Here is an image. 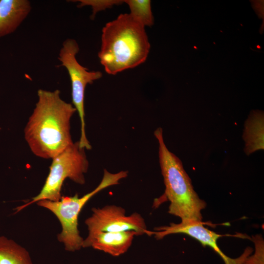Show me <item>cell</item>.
<instances>
[{
	"label": "cell",
	"mask_w": 264,
	"mask_h": 264,
	"mask_svg": "<svg viewBox=\"0 0 264 264\" xmlns=\"http://www.w3.org/2000/svg\"><path fill=\"white\" fill-rule=\"evenodd\" d=\"M38 100L24 129V137L32 152L52 159L73 143L70 119L77 111L63 100L58 89L38 90Z\"/></svg>",
	"instance_id": "cell-1"
},
{
	"label": "cell",
	"mask_w": 264,
	"mask_h": 264,
	"mask_svg": "<svg viewBox=\"0 0 264 264\" xmlns=\"http://www.w3.org/2000/svg\"><path fill=\"white\" fill-rule=\"evenodd\" d=\"M150 49L145 26L130 14H120L102 28L98 58L106 72L115 75L144 63Z\"/></svg>",
	"instance_id": "cell-2"
},
{
	"label": "cell",
	"mask_w": 264,
	"mask_h": 264,
	"mask_svg": "<svg viewBox=\"0 0 264 264\" xmlns=\"http://www.w3.org/2000/svg\"><path fill=\"white\" fill-rule=\"evenodd\" d=\"M154 135L158 142L159 161L165 186L164 196L170 201L168 212L181 221H201V211L206 206L194 191L181 160L166 147L161 128Z\"/></svg>",
	"instance_id": "cell-3"
},
{
	"label": "cell",
	"mask_w": 264,
	"mask_h": 264,
	"mask_svg": "<svg viewBox=\"0 0 264 264\" xmlns=\"http://www.w3.org/2000/svg\"><path fill=\"white\" fill-rule=\"evenodd\" d=\"M128 175L127 171L111 173L105 169L99 184L93 190L81 198L75 194L74 196L62 197L57 201L43 199L37 202L38 205L52 212L60 221L62 230L58 235L57 239L64 244L66 250L74 252L83 248L84 239L80 235L78 220L79 214L86 203L102 190L119 184V181Z\"/></svg>",
	"instance_id": "cell-4"
},
{
	"label": "cell",
	"mask_w": 264,
	"mask_h": 264,
	"mask_svg": "<svg viewBox=\"0 0 264 264\" xmlns=\"http://www.w3.org/2000/svg\"><path fill=\"white\" fill-rule=\"evenodd\" d=\"M85 150L80 148L78 141L53 157L49 174L39 194L29 202L17 207L16 212L41 200L59 201L62 198V187L66 178L84 184L85 174L88 168Z\"/></svg>",
	"instance_id": "cell-5"
},
{
	"label": "cell",
	"mask_w": 264,
	"mask_h": 264,
	"mask_svg": "<svg viewBox=\"0 0 264 264\" xmlns=\"http://www.w3.org/2000/svg\"><path fill=\"white\" fill-rule=\"evenodd\" d=\"M79 49L76 40L67 39L63 43L58 59L61 63V66L66 68L71 81L72 105L78 113L81 122L79 146L81 148L90 150L91 146L86 134L84 109L85 90L88 84H92L94 81L101 78L102 73L99 71H88V68L79 63L76 56Z\"/></svg>",
	"instance_id": "cell-6"
},
{
	"label": "cell",
	"mask_w": 264,
	"mask_h": 264,
	"mask_svg": "<svg viewBox=\"0 0 264 264\" xmlns=\"http://www.w3.org/2000/svg\"><path fill=\"white\" fill-rule=\"evenodd\" d=\"M92 215L85 221L88 234L103 232L134 231L139 236H151L143 217L138 213L127 216L121 206L109 205L102 208H93Z\"/></svg>",
	"instance_id": "cell-7"
},
{
	"label": "cell",
	"mask_w": 264,
	"mask_h": 264,
	"mask_svg": "<svg viewBox=\"0 0 264 264\" xmlns=\"http://www.w3.org/2000/svg\"><path fill=\"white\" fill-rule=\"evenodd\" d=\"M183 233L198 241L203 245L212 248L223 260L225 264H243L250 252L245 249L239 258L232 259L225 255L217 244V240L222 235L218 234L205 227L201 221L187 220L180 223H171L169 226L154 228L151 235L157 240L173 234Z\"/></svg>",
	"instance_id": "cell-8"
},
{
	"label": "cell",
	"mask_w": 264,
	"mask_h": 264,
	"mask_svg": "<svg viewBox=\"0 0 264 264\" xmlns=\"http://www.w3.org/2000/svg\"><path fill=\"white\" fill-rule=\"evenodd\" d=\"M134 231L100 232L88 234L84 240L83 248L91 247L114 257L125 253L131 247L135 236Z\"/></svg>",
	"instance_id": "cell-9"
},
{
	"label": "cell",
	"mask_w": 264,
	"mask_h": 264,
	"mask_svg": "<svg viewBox=\"0 0 264 264\" xmlns=\"http://www.w3.org/2000/svg\"><path fill=\"white\" fill-rule=\"evenodd\" d=\"M31 8L28 0H0V39L14 32Z\"/></svg>",
	"instance_id": "cell-10"
},
{
	"label": "cell",
	"mask_w": 264,
	"mask_h": 264,
	"mask_svg": "<svg viewBox=\"0 0 264 264\" xmlns=\"http://www.w3.org/2000/svg\"><path fill=\"white\" fill-rule=\"evenodd\" d=\"M264 118L263 111L253 110L245 121L243 138L245 143L244 151L248 155L264 148Z\"/></svg>",
	"instance_id": "cell-11"
},
{
	"label": "cell",
	"mask_w": 264,
	"mask_h": 264,
	"mask_svg": "<svg viewBox=\"0 0 264 264\" xmlns=\"http://www.w3.org/2000/svg\"><path fill=\"white\" fill-rule=\"evenodd\" d=\"M0 264H33L28 252L14 241L0 236Z\"/></svg>",
	"instance_id": "cell-12"
},
{
	"label": "cell",
	"mask_w": 264,
	"mask_h": 264,
	"mask_svg": "<svg viewBox=\"0 0 264 264\" xmlns=\"http://www.w3.org/2000/svg\"><path fill=\"white\" fill-rule=\"evenodd\" d=\"M130 9V14L144 26L154 24L151 1L149 0H125Z\"/></svg>",
	"instance_id": "cell-13"
},
{
	"label": "cell",
	"mask_w": 264,
	"mask_h": 264,
	"mask_svg": "<svg viewBox=\"0 0 264 264\" xmlns=\"http://www.w3.org/2000/svg\"><path fill=\"white\" fill-rule=\"evenodd\" d=\"M78 5L79 7L84 6H90L92 8V13L91 16L93 19L96 14L101 10L112 7L113 5L120 4L124 2V0H79Z\"/></svg>",
	"instance_id": "cell-14"
},
{
	"label": "cell",
	"mask_w": 264,
	"mask_h": 264,
	"mask_svg": "<svg viewBox=\"0 0 264 264\" xmlns=\"http://www.w3.org/2000/svg\"><path fill=\"white\" fill-rule=\"evenodd\" d=\"M255 254L249 256L244 264H264V244L263 242H255Z\"/></svg>",
	"instance_id": "cell-15"
}]
</instances>
